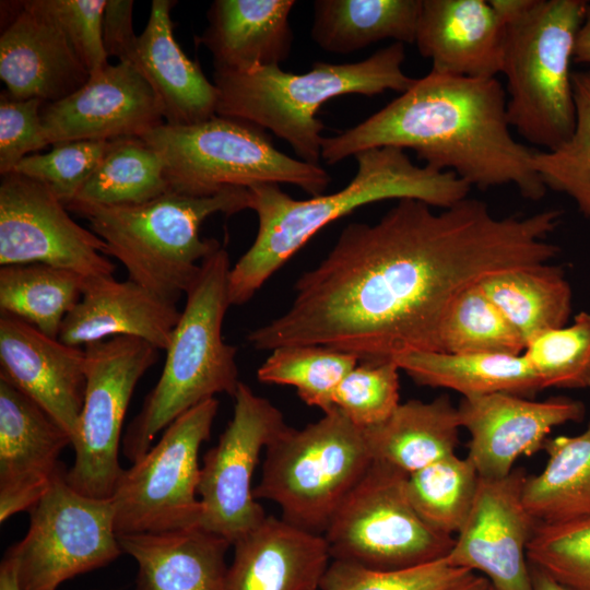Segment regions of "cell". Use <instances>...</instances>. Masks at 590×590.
<instances>
[{
  "label": "cell",
  "mask_w": 590,
  "mask_h": 590,
  "mask_svg": "<svg viewBox=\"0 0 590 590\" xmlns=\"http://www.w3.org/2000/svg\"><path fill=\"white\" fill-rule=\"evenodd\" d=\"M526 341L485 295L480 284L460 292L439 329V352L519 355Z\"/></svg>",
  "instance_id": "obj_37"
},
{
  "label": "cell",
  "mask_w": 590,
  "mask_h": 590,
  "mask_svg": "<svg viewBox=\"0 0 590 590\" xmlns=\"http://www.w3.org/2000/svg\"><path fill=\"white\" fill-rule=\"evenodd\" d=\"M84 351L85 396L66 481L84 496L110 499L123 472L118 457L123 420L160 350L142 339L118 335L86 344Z\"/></svg>",
  "instance_id": "obj_12"
},
{
  "label": "cell",
  "mask_w": 590,
  "mask_h": 590,
  "mask_svg": "<svg viewBox=\"0 0 590 590\" xmlns=\"http://www.w3.org/2000/svg\"><path fill=\"white\" fill-rule=\"evenodd\" d=\"M543 471L527 476L522 500L538 523H555L590 516V421L575 436L547 439Z\"/></svg>",
  "instance_id": "obj_32"
},
{
  "label": "cell",
  "mask_w": 590,
  "mask_h": 590,
  "mask_svg": "<svg viewBox=\"0 0 590 590\" xmlns=\"http://www.w3.org/2000/svg\"><path fill=\"white\" fill-rule=\"evenodd\" d=\"M458 409L447 394L400 403L384 422L363 428L374 460L406 474L456 453Z\"/></svg>",
  "instance_id": "obj_28"
},
{
  "label": "cell",
  "mask_w": 590,
  "mask_h": 590,
  "mask_svg": "<svg viewBox=\"0 0 590 590\" xmlns=\"http://www.w3.org/2000/svg\"><path fill=\"white\" fill-rule=\"evenodd\" d=\"M0 378L43 408L72 444L76 440L86 387L84 347L64 344L1 314Z\"/></svg>",
  "instance_id": "obj_20"
},
{
  "label": "cell",
  "mask_w": 590,
  "mask_h": 590,
  "mask_svg": "<svg viewBox=\"0 0 590 590\" xmlns=\"http://www.w3.org/2000/svg\"><path fill=\"white\" fill-rule=\"evenodd\" d=\"M406 476L373 461L323 532L331 559L399 569L446 557L455 539L434 531L417 515L405 492Z\"/></svg>",
  "instance_id": "obj_10"
},
{
  "label": "cell",
  "mask_w": 590,
  "mask_h": 590,
  "mask_svg": "<svg viewBox=\"0 0 590 590\" xmlns=\"http://www.w3.org/2000/svg\"><path fill=\"white\" fill-rule=\"evenodd\" d=\"M107 0H38L56 21L76 55L94 74L108 64L103 43V13Z\"/></svg>",
  "instance_id": "obj_44"
},
{
  "label": "cell",
  "mask_w": 590,
  "mask_h": 590,
  "mask_svg": "<svg viewBox=\"0 0 590 590\" xmlns=\"http://www.w3.org/2000/svg\"><path fill=\"white\" fill-rule=\"evenodd\" d=\"M1 176V267L42 263L86 279L114 276L106 244L74 222L45 185L15 172Z\"/></svg>",
  "instance_id": "obj_15"
},
{
  "label": "cell",
  "mask_w": 590,
  "mask_h": 590,
  "mask_svg": "<svg viewBox=\"0 0 590 590\" xmlns=\"http://www.w3.org/2000/svg\"><path fill=\"white\" fill-rule=\"evenodd\" d=\"M66 473L28 511L26 534L8 550L16 560L21 590H57L123 553L111 498L78 493L67 483Z\"/></svg>",
  "instance_id": "obj_13"
},
{
  "label": "cell",
  "mask_w": 590,
  "mask_h": 590,
  "mask_svg": "<svg viewBox=\"0 0 590 590\" xmlns=\"http://www.w3.org/2000/svg\"><path fill=\"white\" fill-rule=\"evenodd\" d=\"M533 590H570L559 582L555 581L552 577L545 574L540 568L530 565Z\"/></svg>",
  "instance_id": "obj_49"
},
{
  "label": "cell",
  "mask_w": 590,
  "mask_h": 590,
  "mask_svg": "<svg viewBox=\"0 0 590 590\" xmlns=\"http://www.w3.org/2000/svg\"><path fill=\"white\" fill-rule=\"evenodd\" d=\"M172 0H153L143 32L138 35L129 60L153 90L164 121L193 125L216 115L217 93L177 44L170 19Z\"/></svg>",
  "instance_id": "obj_25"
},
{
  "label": "cell",
  "mask_w": 590,
  "mask_h": 590,
  "mask_svg": "<svg viewBox=\"0 0 590 590\" xmlns=\"http://www.w3.org/2000/svg\"><path fill=\"white\" fill-rule=\"evenodd\" d=\"M293 0H214L196 42L211 52L214 71L251 72L280 66L291 54Z\"/></svg>",
  "instance_id": "obj_26"
},
{
  "label": "cell",
  "mask_w": 590,
  "mask_h": 590,
  "mask_svg": "<svg viewBox=\"0 0 590 590\" xmlns=\"http://www.w3.org/2000/svg\"><path fill=\"white\" fill-rule=\"evenodd\" d=\"M219 410L215 398L188 410L123 472L111 497L117 535L199 526V451Z\"/></svg>",
  "instance_id": "obj_11"
},
{
  "label": "cell",
  "mask_w": 590,
  "mask_h": 590,
  "mask_svg": "<svg viewBox=\"0 0 590 590\" xmlns=\"http://www.w3.org/2000/svg\"><path fill=\"white\" fill-rule=\"evenodd\" d=\"M527 556L570 590H590V516L555 523H536Z\"/></svg>",
  "instance_id": "obj_41"
},
{
  "label": "cell",
  "mask_w": 590,
  "mask_h": 590,
  "mask_svg": "<svg viewBox=\"0 0 590 590\" xmlns=\"http://www.w3.org/2000/svg\"><path fill=\"white\" fill-rule=\"evenodd\" d=\"M404 59V44L394 42L362 61H318L299 74L280 66L245 73L214 71L216 115L268 129L286 141L302 161L319 164L324 125L316 114L321 105L346 94L405 92L415 79L402 70Z\"/></svg>",
  "instance_id": "obj_4"
},
{
  "label": "cell",
  "mask_w": 590,
  "mask_h": 590,
  "mask_svg": "<svg viewBox=\"0 0 590 590\" xmlns=\"http://www.w3.org/2000/svg\"><path fill=\"white\" fill-rule=\"evenodd\" d=\"M422 0H316L311 39L323 50L351 54L384 39L413 44Z\"/></svg>",
  "instance_id": "obj_30"
},
{
  "label": "cell",
  "mask_w": 590,
  "mask_h": 590,
  "mask_svg": "<svg viewBox=\"0 0 590 590\" xmlns=\"http://www.w3.org/2000/svg\"><path fill=\"white\" fill-rule=\"evenodd\" d=\"M522 354L542 389L590 388V312L582 310L570 324L532 337Z\"/></svg>",
  "instance_id": "obj_39"
},
{
  "label": "cell",
  "mask_w": 590,
  "mask_h": 590,
  "mask_svg": "<svg viewBox=\"0 0 590 590\" xmlns=\"http://www.w3.org/2000/svg\"><path fill=\"white\" fill-rule=\"evenodd\" d=\"M132 0H107L103 13V43L109 57L128 61L138 35L132 26Z\"/></svg>",
  "instance_id": "obj_46"
},
{
  "label": "cell",
  "mask_w": 590,
  "mask_h": 590,
  "mask_svg": "<svg viewBox=\"0 0 590 590\" xmlns=\"http://www.w3.org/2000/svg\"><path fill=\"white\" fill-rule=\"evenodd\" d=\"M504 32L489 0H422L414 44L434 72L496 78L503 68Z\"/></svg>",
  "instance_id": "obj_22"
},
{
  "label": "cell",
  "mask_w": 590,
  "mask_h": 590,
  "mask_svg": "<svg viewBox=\"0 0 590 590\" xmlns=\"http://www.w3.org/2000/svg\"><path fill=\"white\" fill-rule=\"evenodd\" d=\"M576 126L552 151H535L533 167L547 189L569 197L590 222V69L573 72Z\"/></svg>",
  "instance_id": "obj_38"
},
{
  "label": "cell",
  "mask_w": 590,
  "mask_h": 590,
  "mask_svg": "<svg viewBox=\"0 0 590 590\" xmlns=\"http://www.w3.org/2000/svg\"><path fill=\"white\" fill-rule=\"evenodd\" d=\"M40 117L49 145L141 138L165 122L157 97L130 61L108 63L76 92L45 104Z\"/></svg>",
  "instance_id": "obj_18"
},
{
  "label": "cell",
  "mask_w": 590,
  "mask_h": 590,
  "mask_svg": "<svg viewBox=\"0 0 590 590\" xmlns=\"http://www.w3.org/2000/svg\"><path fill=\"white\" fill-rule=\"evenodd\" d=\"M479 480L473 463L467 457L453 453L408 474L405 492L429 528L452 536L459 532L472 508Z\"/></svg>",
  "instance_id": "obj_35"
},
{
  "label": "cell",
  "mask_w": 590,
  "mask_h": 590,
  "mask_svg": "<svg viewBox=\"0 0 590 590\" xmlns=\"http://www.w3.org/2000/svg\"><path fill=\"white\" fill-rule=\"evenodd\" d=\"M399 371L393 361L358 362L337 387L334 408L361 428L384 422L401 403Z\"/></svg>",
  "instance_id": "obj_42"
},
{
  "label": "cell",
  "mask_w": 590,
  "mask_h": 590,
  "mask_svg": "<svg viewBox=\"0 0 590 590\" xmlns=\"http://www.w3.org/2000/svg\"><path fill=\"white\" fill-rule=\"evenodd\" d=\"M574 62L590 66V3L587 7L585 20L577 34Z\"/></svg>",
  "instance_id": "obj_47"
},
{
  "label": "cell",
  "mask_w": 590,
  "mask_h": 590,
  "mask_svg": "<svg viewBox=\"0 0 590 590\" xmlns=\"http://www.w3.org/2000/svg\"><path fill=\"white\" fill-rule=\"evenodd\" d=\"M475 574L446 558L399 569H376L331 559L318 590H449Z\"/></svg>",
  "instance_id": "obj_40"
},
{
  "label": "cell",
  "mask_w": 590,
  "mask_h": 590,
  "mask_svg": "<svg viewBox=\"0 0 590 590\" xmlns=\"http://www.w3.org/2000/svg\"><path fill=\"white\" fill-rule=\"evenodd\" d=\"M449 590H491V583L484 576H472L463 583Z\"/></svg>",
  "instance_id": "obj_50"
},
{
  "label": "cell",
  "mask_w": 590,
  "mask_h": 590,
  "mask_svg": "<svg viewBox=\"0 0 590 590\" xmlns=\"http://www.w3.org/2000/svg\"><path fill=\"white\" fill-rule=\"evenodd\" d=\"M0 36V78L17 99L58 102L91 74L56 21L38 0L14 1Z\"/></svg>",
  "instance_id": "obj_21"
},
{
  "label": "cell",
  "mask_w": 590,
  "mask_h": 590,
  "mask_svg": "<svg viewBox=\"0 0 590 590\" xmlns=\"http://www.w3.org/2000/svg\"><path fill=\"white\" fill-rule=\"evenodd\" d=\"M586 0H524L504 22L503 68L510 127L530 144L552 151L576 126L570 70Z\"/></svg>",
  "instance_id": "obj_7"
},
{
  "label": "cell",
  "mask_w": 590,
  "mask_h": 590,
  "mask_svg": "<svg viewBox=\"0 0 590 590\" xmlns=\"http://www.w3.org/2000/svg\"><path fill=\"white\" fill-rule=\"evenodd\" d=\"M113 140H79L52 144L47 153L21 160L13 172L45 185L64 205L94 172Z\"/></svg>",
  "instance_id": "obj_43"
},
{
  "label": "cell",
  "mask_w": 590,
  "mask_h": 590,
  "mask_svg": "<svg viewBox=\"0 0 590 590\" xmlns=\"http://www.w3.org/2000/svg\"><path fill=\"white\" fill-rule=\"evenodd\" d=\"M457 409L470 435L467 458L487 479L508 475L518 458L544 448L554 427L586 414L585 404L570 397L535 401L504 392L462 398Z\"/></svg>",
  "instance_id": "obj_17"
},
{
  "label": "cell",
  "mask_w": 590,
  "mask_h": 590,
  "mask_svg": "<svg viewBox=\"0 0 590 590\" xmlns=\"http://www.w3.org/2000/svg\"><path fill=\"white\" fill-rule=\"evenodd\" d=\"M0 590H21L17 581L16 560L7 551L0 564Z\"/></svg>",
  "instance_id": "obj_48"
},
{
  "label": "cell",
  "mask_w": 590,
  "mask_h": 590,
  "mask_svg": "<svg viewBox=\"0 0 590 590\" xmlns=\"http://www.w3.org/2000/svg\"><path fill=\"white\" fill-rule=\"evenodd\" d=\"M233 546L225 590H318L331 562L322 534L269 515Z\"/></svg>",
  "instance_id": "obj_23"
},
{
  "label": "cell",
  "mask_w": 590,
  "mask_h": 590,
  "mask_svg": "<svg viewBox=\"0 0 590 590\" xmlns=\"http://www.w3.org/2000/svg\"><path fill=\"white\" fill-rule=\"evenodd\" d=\"M491 590H495V589L492 587V585H491Z\"/></svg>",
  "instance_id": "obj_51"
},
{
  "label": "cell",
  "mask_w": 590,
  "mask_h": 590,
  "mask_svg": "<svg viewBox=\"0 0 590 590\" xmlns=\"http://www.w3.org/2000/svg\"><path fill=\"white\" fill-rule=\"evenodd\" d=\"M524 470L480 477L472 508L446 555L448 564L479 570L495 590H533L528 543L536 526L522 500Z\"/></svg>",
  "instance_id": "obj_16"
},
{
  "label": "cell",
  "mask_w": 590,
  "mask_h": 590,
  "mask_svg": "<svg viewBox=\"0 0 590 590\" xmlns=\"http://www.w3.org/2000/svg\"><path fill=\"white\" fill-rule=\"evenodd\" d=\"M180 314L175 303L129 279H87L80 302L62 322L58 340L82 347L127 335L166 351Z\"/></svg>",
  "instance_id": "obj_24"
},
{
  "label": "cell",
  "mask_w": 590,
  "mask_h": 590,
  "mask_svg": "<svg viewBox=\"0 0 590 590\" xmlns=\"http://www.w3.org/2000/svg\"><path fill=\"white\" fill-rule=\"evenodd\" d=\"M161 156L172 191L206 197L226 188L290 184L311 197L331 181L319 164L279 151L264 129L246 120L214 115L193 123L166 122L141 137Z\"/></svg>",
  "instance_id": "obj_8"
},
{
  "label": "cell",
  "mask_w": 590,
  "mask_h": 590,
  "mask_svg": "<svg viewBox=\"0 0 590 590\" xmlns=\"http://www.w3.org/2000/svg\"><path fill=\"white\" fill-rule=\"evenodd\" d=\"M506 90L496 78H468L430 70L384 108L321 140V160L334 165L376 148L411 149L438 172H451L485 190L514 185L529 200L547 188L533 167L535 150L515 140Z\"/></svg>",
  "instance_id": "obj_2"
},
{
  "label": "cell",
  "mask_w": 590,
  "mask_h": 590,
  "mask_svg": "<svg viewBox=\"0 0 590 590\" xmlns=\"http://www.w3.org/2000/svg\"><path fill=\"white\" fill-rule=\"evenodd\" d=\"M249 190L226 188L193 197L169 190L144 203L98 205L70 202L69 212L88 222L90 229L118 259L129 280L177 304L197 279L201 262L217 250L216 239L202 238L200 227L211 215L249 209Z\"/></svg>",
  "instance_id": "obj_5"
},
{
  "label": "cell",
  "mask_w": 590,
  "mask_h": 590,
  "mask_svg": "<svg viewBox=\"0 0 590 590\" xmlns=\"http://www.w3.org/2000/svg\"><path fill=\"white\" fill-rule=\"evenodd\" d=\"M416 384L463 398L504 392L531 398L543 390L523 354L414 351L393 359Z\"/></svg>",
  "instance_id": "obj_29"
},
{
  "label": "cell",
  "mask_w": 590,
  "mask_h": 590,
  "mask_svg": "<svg viewBox=\"0 0 590 590\" xmlns=\"http://www.w3.org/2000/svg\"><path fill=\"white\" fill-rule=\"evenodd\" d=\"M358 362L351 354L320 345H287L271 351L257 378L264 384L292 386L307 405L327 413L334 409L337 387Z\"/></svg>",
  "instance_id": "obj_36"
},
{
  "label": "cell",
  "mask_w": 590,
  "mask_h": 590,
  "mask_svg": "<svg viewBox=\"0 0 590 590\" xmlns=\"http://www.w3.org/2000/svg\"><path fill=\"white\" fill-rule=\"evenodd\" d=\"M351 181L330 194L293 199L279 185L248 188L249 209L258 217L252 245L231 267V306L247 303L321 228L354 210L389 199H415L446 209L469 197L471 186L451 172L415 165L392 146L362 151Z\"/></svg>",
  "instance_id": "obj_3"
},
{
  "label": "cell",
  "mask_w": 590,
  "mask_h": 590,
  "mask_svg": "<svg viewBox=\"0 0 590 590\" xmlns=\"http://www.w3.org/2000/svg\"><path fill=\"white\" fill-rule=\"evenodd\" d=\"M92 590H99V589H92Z\"/></svg>",
  "instance_id": "obj_52"
},
{
  "label": "cell",
  "mask_w": 590,
  "mask_h": 590,
  "mask_svg": "<svg viewBox=\"0 0 590 590\" xmlns=\"http://www.w3.org/2000/svg\"><path fill=\"white\" fill-rule=\"evenodd\" d=\"M169 190L160 154L140 137L121 138L113 140L71 202L140 204Z\"/></svg>",
  "instance_id": "obj_34"
},
{
  "label": "cell",
  "mask_w": 590,
  "mask_h": 590,
  "mask_svg": "<svg viewBox=\"0 0 590 590\" xmlns=\"http://www.w3.org/2000/svg\"><path fill=\"white\" fill-rule=\"evenodd\" d=\"M227 251L220 247L201 262L166 349L162 374L122 437V453L132 463L152 447L157 434L178 416L238 385L237 349L222 335L229 305Z\"/></svg>",
  "instance_id": "obj_6"
},
{
  "label": "cell",
  "mask_w": 590,
  "mask_h": 590,
  "mask_svg": "<svg viewBox=\"0 0 590 590\" xmlns=\"http://www.w3.org/2000/svg\"><path fill=\"white\" fill-rule=\"evenodd\" d=\"M479 284L526 342L570 318V284L563 269L550 262L496 273Z\"/></svg>",
  "instance_id": "obj_31"
},
{
  "label": "cell",
  "mask_w": 590,
  "mask_h": 590,
  "mask_svg": "<svg viewBox=\"0 0 590 590\" xmlns=\"http://www.w3.org/2000/svg\"><path fill=\"white\" fill-rule=\"evenodd\" d=\"M86 278L42 263L0 268V310L58 339L66 316L80 302Z\"/></svg>",
  "instance_id": "obj_33"
},
{
  "label": "cell",
  "mask_w": 590,
  "mask_h": 590,
  "mask_svg": "<svg viewBox=\"0 0 590 590\" xmlns=\"http://www.w3.org/2000/svg\"><path fill=\"white\" fill-rule=\"evenodd\" d=\"M563 212L497 217L465 198L436 213L401 199L374 224L351 223L321 262L295 283L287 310L252 330L259 351L320 345L359 362L439 352V329L464 288L505 271L548 263Z\"/></svg>",
  "instance_id": "obj_1"
},
{
  "label": "cell",
  "mask_w": 590,
  "mask_h": 590,
  "mask_svg": "<svg viewBox=\"0 0 590 590\" xmlns=\"http://www.w3.org/2000/svg\"><path fill=\"white\" fill-rule=\"evenodd\" d=\"M264 453L255 498L276 504L282 519L322 535L374 461L364 429L337 408L300 429L287 426Z\"/></svg>",
  "instance_id": "obj_9"
},
{
  "label": "cell",
  "mask_w": 590,
  "mask_h": 590,
  "mask_svg": "<svg viewBox=\"0 0 590 590\" xmlns=\"http://www.w3.org/2000/svg\"><path fill=\"white\" fill-rule=\"evenodd\" d=\"M38 98L17 99L7 92L0 96V173L13 172L24 157L49 145Z\"/></svg>",
  "instance_id": "obj_45"
},
{
  "label": "cell",
  "mask_w": 590,
  "mask_h": 590,
  "mask_svg": "<svg viewBox=\"0 0 590 590\" xmlns=\"http://www.w3.org/2000/svg\"><path fill=\"white\" fill-rule=\"evenodd\" d=\"M118 541L138 564L134 590H225L232 544L200 526Z\"/></svg>",
  "instance_id": "obj_27"
},
{
  "label": "cell",
  "mask_w": 590,
  "mask_h": 590,
  "mask_svg": "<svg viewBox=\"0 0 590 590\" xmlns=\"http://www.w3.org/2000/svg\"><path fill=\"white\" fill-rule=\"evenodd\" d=\"M233 398V416L203 457L197 489L199 526L232 545L267 516L252 477L261 452L288 426L282 412L246 384L239 382Z\"/></svg>",
  "instance_id": "obj_14"
},
{
  "label": "cell",
  "mask_w": 590,
  "mask_h": 590,
  "mask_svg": "<svg viewBox=\"0 0 590 590\" xmlns=\"http://www.w3.org/2000/svg\"><path fill=\"white\" fill-rule=\"evenodd\" d=\"M67 430L25 393L0 378V521L30 511L67 472Z\"/></svg>",
  "instance_id": "obj_19"
}]
</instances>
